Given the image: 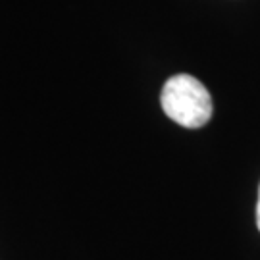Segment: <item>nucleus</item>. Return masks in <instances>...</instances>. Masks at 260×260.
Listing matches in <instances>:
<instances>
[{"instance_id": "f257e3e1", "label": "nucleus", "mask_w": 260, "mask_h": 260, "mask_svg": "<svg viewBox=\"0 0 260 260\" xmlns=\"http://www.w3.org/2000/svg\"><path fill=\"white\" fill-rule=\"evenodd\" d=\"M162 110L170 120L187 129L203 127L212 118V96L197 77L179 74L170 77L160 94Z\"/></svg>"}, {"instance_id": "f03ea898", "label": "nucleus", "mask_w": 260, "mask_h": 260, "mask_svg": "<svg viewBox=\"0 0 260 260\" xmlns=\"http://www.w3.org/2000/svg\"><path fill=\"white\" fill-rule=\"evenodd\" d=\"M256 225L260 230V189H258V205H256Z\"/></svg>"}]
</instances>
